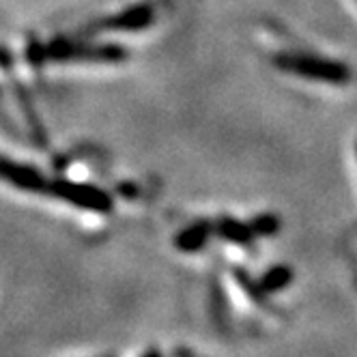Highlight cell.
I'll return each mask as SVG.
<instances>
[{"mask_svg": "<svg viewBox=\"0 0 357 357\" xmlns=\"http://www.w3.org/2000/svg\"><path fill=\"white\" fill-rule=\"evenodd\" d=\"M52 192L71 202L75 207L82 209H91V211H101L106 213L112 209V198L95 185H86V183H67V181H56L52 185Z\"/></svg>", "mask_w": 357, "mask_h": 357, "instance_id": "3", "label": "cell"}, {"mask_svg": "<svg viewBox=\"0 0 357 357\" xmlns=\"http://www.w3.org/2000/svg\"><path fill=\"white\" fill-rule=\"evenodd\" d=\"M45 56L54 59V61H71V59H95V61H104V63H119L125 59V52L121 47L114 45H101L95 50H89L80 43H73L67 39H56L50 43L45 50Z\"/></svg>", "mask_w": 357, "mask_h": 357, "instance_id": "2", "label": "cell"}, {"mask_svg": "<svg viewBox=\"0 0 357 357\" xmlns=\"http://www.w3.org/2000/svg\"><path fill=\"white\" fill-rule=\"evenodd\" d=\"M293 278H295V273L289 265H273L259 278V287L263 289L265 295H273V293L289 289Z\"/></svg>", "mask_w": 357, "mask_h": 357, "instance_id": "8", "label": "cell"}, {"mask_svg": "<svg viewBox=\"0 0 357 357\" xmlns=\"http://www.w3.org/2000/svg\"><path fill=\"white\" fill-rule=\"evenodd\" d=\"M0 174L15 188L29 190V192H41L45 190V178L29 166H17L11 162H0Z\"/></svg>", "mask_w": 357, "mask_h": 357, "instance_id": "5", "label": "cell"}, {"mask_svg": "<svg viewBox=\"0 0 357 357\" xmlns=\"http://www.w3.org/2000/svg\"><path fill=\"white\" fill-rule=\"evenodd\" d=\"M211 233H213V224L211 222H207V220L194 222L192 226L183 228V231L176 235L174 245H176V250H181L185 254L198 252V250L205 248V243L209 241Z\"/></svg>", "mask_w": 357, "mask_h": 357, "instance_id": "6", "label": "cell"}, {"mask_svg": "<svg viewBox=\"0 0 357 357\" xmlns=\"http://www.w3.org/2000/svg\"><path fill=\"white\" fill-rule=\"evenodd\" d=\"M235 275H237V280H239V287L245 291V295H248L254 303L265 305L267 295H265V293H263V289L259 287V280L250 278V275H248L245 271H241V269H237V271H235Z\"/></svg>", "mask_w": 357, "mask_h": 357, "instance_id": "10", "label": "cell"}, {"mask_svg": "<svg viewBox=\"0 0 357 357\" xmlns=\"http://www.w3.org/2000/svg\"><path fill=\"white\" fill-rule=\"evenodd\" d=\"M151 22H153V7L140 5L134 9H127L114 17L101 20L97 26L99 31H138V29L149 26Z\"/></svg>", "mask_w": 357, "mask_h": 357, "instance_id": "4", "label": "cell"}, {"mask_svg": "<svg viewBox=\"0 0 357 357\" xmlns=\"http://www.w3.org/2000/svg\"><path fill=\"white\" fill-rule=\"evenodd\" d=\"M213 231L218 237L226 239V241H231L235 245H252L254 243V233H252V228L250 224L245 222H239V220H233V218H220L213 226Z\"/></svg>", "mask_w": 357, "mask_h": 357, "instance_id": "7", "label": "cell"}, {"mask_svg": "<svg viewBox=\"0 0 357 357\" xmlns=\"http://www.w3.org/2000/svg\"><path fill=\"white\" fill-rule=\"evenodd\" d=\"M142 357H164V355H162L160 351H149V353H144Z\"/></svg>", "mask_w": 357, "mask_h": 357, "instance_id": "11", "label": "cell"}, {"mask_svg": "<svg viewBox=\"0 0 357 357\" xmlns=\"http://www.w3.org/2000/svg\"><path fill=\"white\" fill-rule=\"evenodd\" d=\"M273 65L280 71H289L301 75L305 80L323 82L331 86H344L353 80V71L342 61L325 59L305 52H280L273 56Z\"/></svg>", "mask_w": 357, "mask_h": 357, "instance_id": "1", "label": "cell"}, {"mask_svg": "<svg viewBox=\"0 0 357 357\" xmlns=\"http://www.w3.org/2000/svg\"><path fill=\"white\" fill-rule=\"evenodd\" d=\"M280 218L273 215V213H261L257 215L252 222H250V228L254 237H275L278 231H280Z\"/></svg>", "mask_w": 357, "mask_h": 357, "instance_id": "9", "label": "cell"}]
</instances>
